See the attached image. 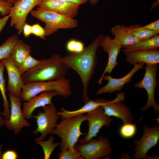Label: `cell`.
Here are the masks:
<instances>
[{
    "label": "cell",
    "instance_id": "3957f363",
    "mask_svg": "<svg viewBox=\"0 0 159 159\" xmlns=\"http://www.w3.org/2000/svg\"><path fill=\"white\" fill-rule=\"evenodd\" d=\"M86 121V114L77 115L65 119L57 124L55 127L50 133L61 138L59 143L60 151L68 149H73L80 136L86 135L81 131V126Z\"/></svg>",
    "mask_w": 159,
    "mask_h": 159
},
{
    "label": "cell",
    "instance_id": "9c48e42d",
    "mask_svg": "<svg viewBox=\"0 0 159 159\" xmlns=\"http://www.w3.org/2000/svg\"><path fill=\"white\" fill-rule=\"evenodd\" d=\"M42 0H16L13 3V6L8 14L10 21V26L14 27L18 34H21L22 28L26 23L28 14Z\"/></svg>",
    "mask_w": 159,
    "mask_h": 159
},
{
    "label": "cell",
    "instance_id": "603a6c76",
    "mask_svg": "<svg viewBox=\"0 0 159 159\" xmlns=\"http://www.w3.org/2000/svg\"><path fill=\"white\" fill-rule=\"evenodd\" d=\"M159 47V35L158 34L138 43L124 47L122 49L123 53L138 50L157 49Z\"/></svg>",
    "mask_w": 159,
    "mask_h": 159
},
{
    "label": "cell",
    "instance_id": "2e32d148",
    "mask_svg": "<svg viewBox=\"0 0 159 159\" xmlns=\"http://www.w3.org/2000/svg\"><path fill=\"white\" fill-rule=\"evenodd\" d=\"M80 5L62 0H42L37 6L45 10L74 18L77 14Z\"/></svg>",
    "mask_w": 159,
    "mask_h": 159
},
{
    "label": "cell",
    "instance_id": "f1b7e54d",
    "mask_svg": "<svg viewBox=\"0 0 159 159\" xmlns=\"http://www.w3.org/2000/svg\"><path fill=\"white\" fill-rule=\"evenodd\" d=\"M41 60L36 59L30 54L26 58L21 65L17 68L21 74L33 68L39 64Z\"/></svg>",
    "mask_w": 159,
    "mask_h": 159
},
{
    "label": "cell",
    "instance_id": "5bb4252c",
    "mask_svg": "<svg viewBox=\"0 0 159 159\" xmlns=\"http://www.w3.org/2000/svg\"><path fill=\"white\" fill-rule=\"evenodd\" d=\"M0 62L4 64L7 71V91L15 96L21 98L22 88L24 84L21 74L10 57L4 59Z\"/></svg>",
    "mask_w": 159,
    "mask_h": 159
},
{
    "label": "cell",
    "instance_id": "484cf974",
    "mask_svg": "<svg viewBox=\"0 0 159 159\" xmlns=\"http://www.w3.org/2000/svg\"><path fill=\"white\" fill-rule=\"evenodd\" d=\"M19 38L18 34H13L7 38L0 46V61L10 57L12 50Z\"/></svg>",
    "mask_w": 159,
    "mask_h": 159
},
{
    "label": "cell",
    "instance_id": "30bf717a",
    "mask_svg": "<svg viewBox=\"0 0 159 159\" xmlns=\"http://www.w3.org/2000/svg\"><path fill=\"white\" fill-rule=\"evenodd\" d=\"M86 119L88 122V130L86 136L79 141L81 144L87 143L97 136L103 127H108L112 121L110 117L105 113L102 106L87 113L86 114Z\"/></svg>",
    "mask_w": 159,
    "mask_h": 159
},
{
    "label": "cell",
    "instance_id": "e575fe53",
    "mask_svg": "<svg viewBox=\"0 0 159 159\" xmlns=\"http://www.w3.org/2000/svg\"><path fill=\"white\" fill-rule=\"evenodd\" d=\"M145 28L159 32V19L143 26Z\"/></svg>",
    "mask_w": 159,
    "mask_h": 159
},
{
    "label": "cell",
    "instance_id": "d4e9b609",
    "mask_svg": "<svg viewBox=\"0 0 159 159\" xmlns=\"http://www.w3.org/2000/svg\"><path fill=\"white\" fill-rule=\"evenodd\" d=\"M5 68L4 64L0 62V91L3 100V107L4 108V111L2 112V115L4 116V119H8L10 116V108L6 93V80L4 79V72Z\"/></svg>",
    "mask_w": 159,
    "mask_h": 159
},
{
    "label": "cell",
    "instance_id": "ba28073f",
    "mask_svg": "<svg viewBox=\"0 0 159 159\" xmlns=\"http://www.w3.org/2000/svg\"><path fill=\"white\" fill-rule=\"evenodd\" d=\"M74 147L86 159H98L109 156L112 151L109 139L103 136H100L97 140L92 138L86 143L76 144Z\"/></svg>",
    "mask_w": 159,
    "mask_h": 159
},
{
    "label": "cell",
    "instance_id": "8fae6325",
    "mask_svg": "<svg viewBox=\"0 0 159 159\" xmlns=\"http://www.w3.org/2000/svg\"><path fill=\"white\" fill-rule=\"evenodd\" d=\"M143 132L139 140L134 141L135 147L133 158L136 159H149L147 155L148 152L157 144L159 139V127L158 125L150 127L145 125Z\"/></svg>",
    "mask_w": 159,
    "mask_h": 159
},
{
    "label": "cell",
    "instance_id": "1f68e13d",
    "mask_svg": "<svg viewBox=\"0 0 159 159\" xmlns=\"http://www.w3.org/2000/svg\"><path fill=\"white\" fill-rule=\"evenodd\" d=\"M32 34L40 38L45 40L46 36L44 28L39 23L32 25Z\"/></svg>",
    "mask_w": 159,
    "mask_h": 159
},
{
    "label": "cell",
    "instance_id": "7bdbcfd3",
    "mask_svg": "<svg viewBox=\"0 0 159 159\" xmlns=\"http://www.w3.org/2000/svg\"><path fill=\"white\" fill-rule=\"evenodd\" d=\"M5 0L9 3H11L13 4V3L16 0Z\"/></svg>",
    "mask_w": 159,
    "mask_h": 159
},
{
    "label": "cell",
    "instance_id": "e0dca14e",
    "mask_svg": "<svg viewBox=\"0 0 159 159\" xmlns=\"http://www.w3.org/2000/svg\"><path fill=\"white\" fill-rule=\"evenodd\" d=\"M101 46L104 52L108 54V60L105 69L98 82L100 85L102 84L105 74L106 73H111L115 66L118 64L117 62V59L122 48L120 45L108 35L104 36Z\"/></svg>",
    "mask_w": 159,
    "mask_h": 159
},
{
    "label": "cell",
    "instance_id": "60d3db41",
    "mask_svg": "<svg viewBox=\"0 0 159 159\" xmlns=\"http://www.w3.org/2000/svg\"><path fill=\"white\" fill-rule=\"evenodd\" d=\"M99 0H89L90 4L92 5H95L97 4Z\"/></svg>",
    "mask_w": 159,
    "mask_h": 159
},
{
    "label": "cell",
    "instance_id": "f35d334b",
    "mask_svg": "<svg viewBox=\"0 0 159 159\" xmlns=\"http://www.w3.org/2000/svg\"><path fill=\"white\" fill-rule=\"evenodd\" d=\"M159 0H157L155 2L153 3L150 8V10H152L154 9L155 7L159 5Z\"/></svg>",
    "mask_w": 159,
    "mask_h": 159
},
{
    "label": "cell",
    "instance_id": "4dcf8cb0",
    "mask_svg": "<svg viewBox=\"0 0 159 159\" xmlns=\"http://www.w3.org/2000/svg\"><path fill=\"white\" fill-rule=\"evenodd\" d=\"M59 159H84L79 151L75 147L73 149H68L60 151L58 154Z\"/></svg>",
    "mask_w": 159,
    "mask_h": 159
},
{
    "label": "cell",
    "instance_id": "8d00e7d4",
    "mask_svg": "<svg viewBox=\"0 0 159 159\" xmlns=\"http://www.w3.org/2000/svg\"><path fill=\"white\" fill-rule=\"evenodd\" d=\"M9 18L8 15L0 18V33L6 26Z\"/></svg>",
    "mask_w": 159,
    "mask_h": 159
},
{
    "label": "cell",
    "instance_id": "9a60e30c",
    "mask_svg": "<svg viewBox=\"0 0 159 159\" xmlns=\"http://www.w3.org/2000/svg\"><path fill=\"white\" fill-rule=\"evenodd\" d=\"M145 63H138L134 65L132 70L124 76L119 78H113L110 75H105L103 79L107 80V83L105 86L101 87L97 92V95L103 93H112L121 90L124 85L131 81V78L134 74L139 69L144 68Z\"/></svg>",
    "mask_w": 159,
    "mask_h": 159
},
{
    "label": "cell",
    "instance_id": "74e56055",
    "mask_svg": "<svg viewBox=\"0 0 159 159\" xmlns=\"http://www.w3.org/2000/svg\"><path fill=\"white\" fill-rule=\"evenodd\" d=\"M67 2L77 4L80 5L87 3L89 0H62Z\"/></svg>",
    "mask_w": 159,
    "mask_h": 159
},
{
    "label": "cell",
    "instance_id": "7402d4cb",
    "mask_svg": "<svg viewBox=\"0 0 159 159\" xmlns=\"http://www.w3.org/2000/svg\"><path fill=\"white\" fill-rule=\"evenodd\" d=\"M31 51V47L29 45L24 42L21 39H18L10 56L17 68L21 65L26 58L30 55Z\"/></svg>",
    "mask_w": 159,
    "mask_h": 159
},
{
    "label": "cell",
    "instance_id": "8992f818",
    "mask_svg": "<svg viewBox=\"0 0 159 159\" xmlns=\"http://www.w3.org/2000/svg\"><path fill=\"white\" fill-rule=\"evenodd\" d=\"M42 107L44 112L40 111L37 115H32V118L36 119L37 125V128L33 130V133L41 134L39 137L34 140L35 141L43 140L55 127L59 118L58 111L52 102Z\"/></svg>",
    "mask_w": 159,
    "mask_h": 159
},
{
    "label": "cell",
    "instance_id": "7a4b0ae2",
    "mask_svg": "<svg viewBox=\"0 0 159 159\" xmlns=\"http://www.w3.org/2000/svg\"><path fill=\"white\" fill-rule=\"evenodd\" d=\"M68 69L61 56L54 54L48 59L41 60L39 64L22 74L21 77L24 84L57 80L65 78Z\"/></svg>",
    "mask_w": 159,
    "mask_h": 159
},
{
    "label": "cell",
    "instance_id": "277c9868",
    "mask_svg": "<svg viewBox=\"0 0 159 159\" xmlns=\"http://www.w3.org/2000/svg\"><path fill=\"white\" fill-rule=\"evenodd\" d=\"M54 91L63 97H67L72 94L69 80L65 78L57 80L38 82L24 84L21 97L23 101H27L40 93Z\"/></svg>",
    "mask_w": 159,
    "mask_h": 159
},
{
    "label": "cell",
    "instance_id": "4316f807",
    "mask_svg": "<svg viewBox=\"0 0 159 159\" xmlns=\"http://www.w3.org/2000/svg\"><path fill=\"white\" fill-rule=\"evenodd\" d=\"M54 137L51 136L47 141H35L36 144L39 145L42 148L44 153V159H49L54 149L59 145V143H54Z\"/></svg>",
    "mask_w": 159,
    "mask_h": 159
},
{
    "label": "cell",
    "instance_id": "b9f144b4",
    "mask_svg": "<svg viewBox=\"0 0 159 159\" xmlns=\"http://www.w3.org/2000/svg\"><path fill=\"white\" fill-rule=\"evenodd\" d=\"M3 146V144H0V159L1 158L2 156V149Z\"/></svg>",
    "mask_w": 159,
    "mask_h": 159
},
{
    "label": "cell",
    "instance_id": "836d02e7",
    "mask_svg": "<svg viewBox=\"0 0 159 159\" xmlns=\"http://www.w3.org/2000/svg\"><path fill=\"white\" fill-rule=\"evenodd\" d=\"M18 158L17 153L15 151L8 150L5 152L2 155L1 159H16Z\"/></svg>",
    "mask_w": 159,
    "mask_h": 159
},
{
    "label": "cell",
    "instance_id": "52a82bcc",
    "mask_svg": "<svg viewBox=\"0 0 159 159\" xmlns=\"http://www.w3.org/2000/svg\"><path fill=\"white\" fill-rule=\"evenodd\" d=\"M158 67V64H146L144 67L145 73L142 80L136 83L135 88H143L146 91L148 95V100L145 105L140 108V110L145 112L152 107L154 112L157 113L159 112V105L155 102V92L157 85L156 78L157 71Z\"/></svg>",
    "mask_w": 159,
    "mask_h": 159
},
{
    "label": "cell",
    "instance_id": "7c38bea8",
    "mask_svg": "<svg viewBox=\"0 0 159 159\" xmlns=\"http://www.w3.org/2000/svg\"><path fill=\"white\" fill-rule=\"evenodd\" d=\"M10 102V114L8 119H4V125L9 130L13 131L15 135L19 134L22 128L30 126L26 120L21 109V98L9 93Z\"/></svg>",
    "mask_w": 159,
    "mask_h": 159
},
{
    "label": "cell",
    "instance_id": "4fadbf2b",
    "mask_svg": "<svg viewBox=\"0 0 159 159\" xmlns=\"http://www.w3.org/2000/svg\"><path fill=\"white\" fill-rule=\"evenodd\" d=\"M125 100L124 92L117 93L116 97L112 101L107 100L102 107L108 116L120 119L123 123L132 122L134 117L129 107L122 102Z\"/></svg>",
    "mask_w": 159,
    "mask_h": 159
},
{
    "label": "cell",
    "instance_id": "f546056e",
    "mask_svg": "<svg viewBox=\"0 0 159 159\" xmlns=\"http://www.w3.org/2000/svg\"><path fill=\"white\" fill-rule=\"evenodd\" d=\"M66 48L69 52L78 53L82 52L85 47L82 42L76 39H72L67 42Z\"/></svg>",
    "mask_w": 159,
    "mask_h": 159
},
{
    "label": "cell",
    "instance_id": "6da1fadb",
    "mask_svg": "<svg viewBox=\"0 0 159 159\" xmlns=\"http://www.w3.org/2000/svg\"><path fill=\"white\" fill-rule=\"evenodd\" d=\"M104 37L100 34L81 52H69L62 57L67 68L75 71L81 79L83 87L82 98L85 103L90 100L87 95L88 87L97 63V51L101 46Z\"/></svg>",
    "mask_w": 159,
    "mask_h": 159
},
{
    "label": "cell",
    "instance_id": "ffe728a7",
    "mask_svg": "<svg viewBox=\"0 0 159 159\" xmlns=\"http://www.w3.org/2000/svg\"><path fill=\"white\" fill-rule=\"evenodd\" d=\"M111 32L114 36L113 40L122 48L142 41L130 34L127 30L126 26L123 24L115 25L111 28Z\"/></svg>",
    "mask_w": 159,
    "mask_h": 159
},
{
    "label": "cell",
    "instance_id": "ab89813d",
    "mask_svg": "<svg viewBox=\"0 0 159 159\" xmlns=\"http://www.w3.org/2000/svg\"><path fill=\"white\" fill-rule=\"evenodd\" d=\"M2 112H0V128L4 125V120L1 116Z\"/></svg>",
    "mask_w": 159,
    "mask_h": 159
},
{
    "label": "cell",
    "instance_id": "5b68a950",
    "mask_svg": "<svg viewBox=\"0 0 159 159\" xmlns=\"http://www.w3.org/2000/svg\"><path fill=\"white\" fill-rule=\"evenodd\" d=\"M30 14L33 17L45 24L46 36L51 35L61 29H70L77 26V19L37 7Z\"/></svg>",
    "mask_w": 159,
    "mask_h": 159
},
{
    "label": "cell",
    "instance_id": "d6986e66",
    "mask_svg": "<svg viewBox=\"0 0 159 159\" xmlns=\"http://www.w3.org/2000/svg\"><path fill=\"white\" fill-rule=\"evenodd\" d=\"M124 54L126 57V61L131 64L143 63L154 65L159 63V51L157 49L138 50Z\"/></svg>",
    "mask_w": 159,
    "mask_h": 159
},
{
    "label": "cell",
    "instance_id": "d590c367",
    "mask_svg": "<svg viewBox=\"0 0 159 159\" xmlns=\"http://www.w3.org/2000/svg\"><path fill=\"white\" fill-rule=\"evenodd\" d=\"M22 33L25 37H29L32 34V25L26 23L23 26Z\"/></svg>",
    "mask_w": 159,
    "mask_h": 159
},
{
    "label": "cell",
    "instance_id": "ac0fdd59",
    "mask_svg": "<svg viewBox=\"0 0 159 159\" xmlns=\"http://www.w3.org/2000/svg\"><path fill=\"white\" fill-rule=\"evenodd\" d=\"M58 95L54 91L45 92L24 102L22 111L25 118H32V113L35 109L50 104L52 102V97Z\"/></svg>",
    "mask_w": 159,
    "mask_h": 159
},
{
    "label": "cell",
    "instance_id": "44dd1931",
    "mask_svg": "<svg viewBox=\"0 0 159 159\" xmlns=\"http://www.w3.org/2000/svg\"><path fill=\"white\" fill-rule=\"evenodd\" d=\"M107 100L98 99L95 101L89 100L80 108L73 111L67 110L64 108L60 109L61 111H58L59 118L62 119L70 117L79 115L87 113L102 106L105 104Z\"/></svg>",
    "mask_w": 159,
    "mask_h": 159
},
{
    "label": "cell",
    "instance_id": "cb8c5ba5",
    "mask_svg": "<svg viewBox=\"0 0 159 159\" xmlns=\"http://www.w3.org/2000/svg\"><path fill=\"white\" fill-rule=\"evenodd\" d=\"M126 28L130 34L141 41L149 39L159 33L145 28L141 24H134L126 26Z\"/></svg>",
    "mask_w": 159,
    "mask_h": 159
},
{
    "label": "cell",
    "instance_id": "83f0119b",
    "mask_svg": "<svg viewBox=\"0 0 159 159\" xmlns=\"http://www.w3.org/2000/svg\"><path fill=\"white\" fill-rule=\"evenodd\" d=\"M137 132L136 125L132 122L123 123L119 130L120 136L125 139L132 138L136 135Z\"/></svg>",
    "mask_w": 159,
    "mask_h": 159
},
{
    "label": "cell",
    "instance_id": "d6a6232c",
    "mask_svg": "<svg viewBox=\"0 0 159 159\" xmlns=\"http://www.w3.org/2000/svg\"><path fill=\"white\" fill-rule=\"evenodd\" d=\"M13 4L9 3L5 0H0V14L4 16L9 14L10 11Z\"/></svg>",
    "mask_w": 159,
    "mask_h": 159
}]
</instances>
